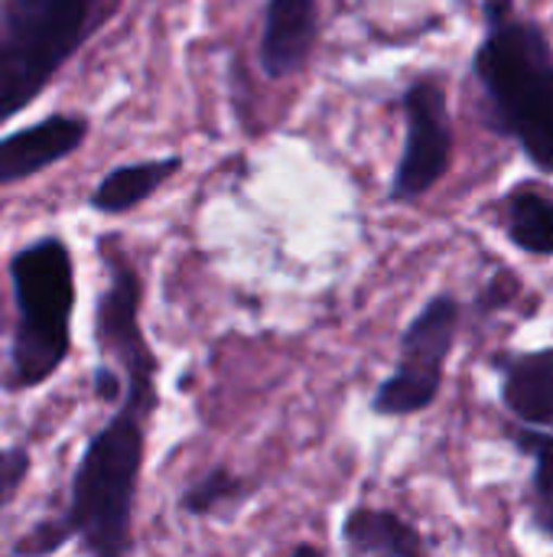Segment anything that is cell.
<instances>
[{
  "instance_id": "obj_1",
  "label": "cell",
  "mask_w": 553,
  "mask_h": 557,
  "mask_svg": "<svg viewBox=\"0 0 553 557\" xmlns=\"http://www.w3.org/2000/svg\"><path fill=\"white\" fill-rule=\"evenodd\" d=\"M101 366L121 375V401L104 428L88 441L68 490V506L59 519L33 525L13 557H46L78 542L85 557H130L134 503L147 457V424L156 414V372L143 326H121L98 336Z\"/></svg>"
},
{
  "instance_id": "obj_2",
  "label": "cell",
  "mask_w": 553,
  "mask_h": 557,
  "mask_svg": "<svg viewBox=\"0 0 553 557\" xmlns=\"http://www.w3.org/2000/svg\"><path fill=\"white\" fill-rule=\"evenodd\" d=\"M473 75L489 98V127L515 137L541 173H553V49L535 20L486 16Z\"/></svg>"
},
{
  "instance_id": "obj_3",
  "label": "cell",
  "mask_w": 553,
  "mask_h": 557,
  "mask_svg": "<svg viewBox=\"0 0 553 557\" xmlns=\"http://www.w3.org/2000/svg\"><path fill=\"white\" fill-rule=\"evenodd\" d=\"M16 330L10 346V392L46 385L68 359L75 313V261L59 235H42L10 258Z\"/></svg>"
},
{
  "instance_id": "obj_4",
  "label": "cell",
  "mask_w": 553,
  "mask_h": 557,
  "mask_svg": "<svg viewBox=\"0 0 553 557\" xmlns=\"http://www.w3.org/2000/svg\"><path fill=\"white\" fill-rule=\"evenodd\" d=\"M111 0H0V127L101 29Z\"/></svg>"
},
{
  "instance_id": "obj_5",
  "label": "cell",
  "mask_w": 553,
  "mask_h": 557,
  "mask_svg": "<svg viewBox=\"0 0 553 557\" xmlns=\"http://www.w3.org/2000/svg\"><path fill=\"white\" fill-rule=\"evenodd\" d=\"M460 333V304L450 294L427 300V307L411 320L401 339V359L394 372L375 392V414L407 418L427 411L440 388L443 369Z\"/></svg>"
},
{
  "instance_id": "obj_6",
  "label": "cell",
  "mask_w": 553,
  "mask_h": 557,
  "mask_svg": "<svg viewBox=\"0 0 553 557\" xmlns=\"http://www.w3.org/2000/svg\"><path fill=\"white\" fill-rule=\"evenodd\" d=\"M404 150L391 180V199L394 202H417L427 196L453 163V121L447 104V88L440 78H417L404 95Z\"/></svg>"
},
{
  "instance_id": "obj_7",
  "label": "cell",
  "mask_w": 553,
  "mask_h": 557,
  "mask_svg": "<svg viewBox=\"0 0 553 557\" xmlns=\"http://www.w3.org/2000/svg\"><path fill=\"white\" fill-rule=\"evenodd\" d=\"M88 140L85 114H46L0 137V189L16 186L68 160Z\"/></svg>"
},
{
  "instance_id": "obj_8",
  "label": "cell",
  "mask_w": 553,
  "mask_h": 557,
  "mask_svg": "<svg viewBox=\"0 0 553 557\" xmlns=\"http://www.w3.org/2000/svg\"><path fill=\"white\" fill-rule=\"evenodd\" d=\"M319 42V3L316 0H267L257 59L267 78L280 82L297 75Z\"/></svg>"
},
{
  "instance_id": "obj_9",
  "label": "cell",
  "mask_w": 553,
  "mask_h": 557,
  "mask_svg": "<svg viewBox=\"0 0 553 557\" xmlns=\"http://www.w3.org/2000/svg\"><path fill=\"white\" fill-rule=\"evenodd\" d=\"M502 401L528 428L553 431V346L502 359Z\"/></svg>"
},
{
  "instance_id": "obj_10",
  "label": "cell",
  "mask_w": 553,
  "mask_h": 557,
  "mask_svg": "<svg viewBox=\"0 0 553 557\" xmlns=\"http://www.w3.org/2000/svg\"><path fill=\"white\" fill-rule=\"evenodd\" d=\"M342 542L352 557H427V545L411 522L372 506H359L345 516Z\"/></svg>"
},
{
  "instance_id": "obj_11",
  "label": "cell",
  "mask_w": 553,
  "mask_h": 557,
  "mask_svg": "<svg viewBox=\"0 0 553 557\" xmlns=\"http://www.w3.org/2000/svg\"><path fill=\"white\" fill-rule=\"evenodd\" d=\"M179 170H183V157H153L140 163H124L98 180V186L88 196V206L101 215H124L143 206Z\"/></svg>"
},
{
  "instance_id": "obj_12",
  "label": "cell",
  "mask_w": 553,
  "mask_h": 557,
  "mask_svg": "<svg viewBox=\"0 0 553 557\" xmlns=\"http://www.w3.org/2000/svg\"><path fill=\"white\" fill-rule=\"evenodd\" d=\"M508 238L538 258L553 255V196L548 189L521 186L505 199Z\"/></svg>"
},
{
  "instance_id": "obj_13",
  "label": "cell",
  "mask_w": 553,
  "mask_h": 557,
  "mask_svg": "<svg viewBox=\"0 0 553 557\" xmlns=\"http://www.w3.org/2000/svg\"><path fill=\"white\" fill-rule=\"evenodd\" d=\"M512 437L535 463V476H531L535 529L553 542V434L535 431V428H518L512 431Z\"/></svg>"
},
{
  "instance_id": "obj_14",
  "label": "cell",
  "mask_w": 553,
  "mask_h": 557,
  "mask_svg": "<svg viewBox=\"0 0 553 557\" xmlns=\"http://www.w3.org/2000/svg\"><path fill=\"white\" fill-rule=\"evenodd\" d=\"M244 496H248L244 480L235 476V473L225 470V467H215V470H209L202 480H196V483L183 493L179 506H183V512H189V516H212L215 509H222V506H228V503H238V499H244Z\"/></svg>"
},
{
  "instance_id": "obj_15",
  "label": "cell",
  "mask_w": 553,
  "mask_h": 557,
  "mask_svg": "<svg viewBox=\"0 0 553 557\" xmlns=\"http://www.w3.org/2000/svg\"><path fill=\"white\" fill-rule=\"evenodd\" d=\"M29 450L26 447H0V509L10 506V499L20 493V486L29 476Z\"/></svg>"
},
{
  "instance_id": "obj_16",
  "label": "cell",
  "mask_w": 553,
  "mask_h": 557,
  "mask_svg": "<svg viewBox=\"0 0 553 557\" xmlns=\"http://www.w3.org/2000/svg\"><path fill=\"white\" fill-rule=\"evenodd\" d=\"M521 294V281H518V274H512V271H499L492 281H489V287L482 290V297H479V310L482 313H495V310H505L508 304H515V297Z\"/></svg>"
},
{
  "instance_id": "obj_17",
  "label": "cell",
  "mask_w": 553,
  "mask_h": 557,
  "mask_svg": "<svg viewBox=\"0 0 553 557\" xmlns=\"http://www.w3.org/2000/svg\"><path fill=\"white\" fill-rule=\"evenodd\" d=\"M287 557H326V555H323L316 545H300V548H293Z\"/></svg>"
}]
</instances>
